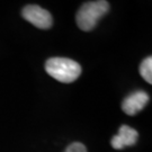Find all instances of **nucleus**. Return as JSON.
Returning a JSON list of instances; mask_svg holds the SVG:
<instances>
[{
	"instance_id": "nucleus-1",
	"label": "nucleus",
	"mask_w": 152,
	"mask_h": 152,
	"mask_svg": "<svg viewBox=\"0 0 152 152\" xmlns=\"http://www.w3.org/2000/svg\"><path fill=\"white\" fill-rule=\"evenodd\" d=\"M45 71L55 80L70 83L81 75V65L66 58H51L45 62Z\"/></svg>"
},
{
	"instance_id": "nucleus-2",
	"label": "nucleus",
	"mask_w": 152,
	"mask_h": 152,
	"mask_svg": "<svg viewBox=\"0 0 152 152\" xmlns=\"http://www.w3.org/2000/svg\"><path fill=\"white\" fill-rule=\"evenodd\" d=\"M109 10V4L105 0L89 1L80 7L76 16L77 25L80 29L89 32L97 25L98 20Z\"/></svg>"
},
{
	"instance_id": "nucleus-3",
	"label": "nucleus",
	"mask_w": 152,
	"mask_h": 152,
	"mask_svg": "<svg viewBox=\"0 0 152 152\" xmlns=\"http://www.w3.org/2000/svg\"><path fill=\"white\" fill-rule=\"evenodd\" d=\"M23 17L41 29H49L53 25L52 15L37 5H27L22 11Z\"/></svg>"
},
{
	"instance_id": "nucleus-4",
	"label": "nucleus",
	"mask_w": 152,
	"mask_h": 152,
	"mask_svg": "<svg viewBox=\"0 0 152 152\" xmlns=\"http://www.w3.org/2000/svg\"><path fill=\"white\" fill-rule=\"evenodd\" d=\"M149 102V95L143 90H137V91L132 92L125 98L122 103V109L125 114L133 116L136 115L139 112L147 106Z\"/></svg>"
},
{
	"instance_id": "nucleus-5",
	"label": "nucleus",
	"mask_w": 152,
	"mask_h": 152,
	"mask_svg": "<svg viewBox=\"0 0 152 152\" xmlns=\"http://www.w3.org/2000/svg\"><path fill=\"white\" fill-rule=\"evenodd\" d=\"M139 139V133L129 125H122L118 130V134L113 136L110 144L115 150H122L125 147L134 145Z\"/></svg>"
},
{
	"instance_id": "nucleus-6",
	"label": "nucleus",
	"mask_w": 152,
	"mask_h": 152,
	"mask_svg": "<svg viewBox=\"0 0 152 152\" xmlns=\"http://www.w3.org/2000/svg\"><path fill=\"white\" fill-rule=\"evenodd\" d=\"M140 73H141L142 78L148 82V83H152V58L148 56L144 60L142 61L140 64Z\"/></svg>"
},
{
	"instance_id": "nucleus-7",
	"label": "nucleus",
	"mask_w": 152,
	"mask_h": 152,
	"mask_svg": "<svg viewBox=\"0 0 152 152\" xmlns=\"http://www.w3.org/2000/svg\"><path fill=\"white\" fill-rule=\"evenodd\" d=\"M64 152H87V149L80 142H75L66 148Z\"/></svg>"
}]
</instances>
